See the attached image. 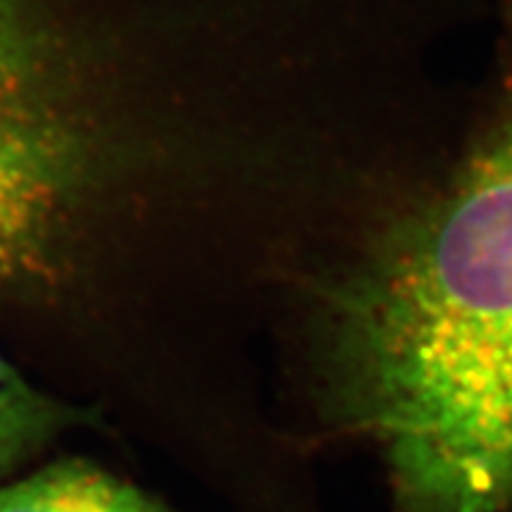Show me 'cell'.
<instances>
[{
  "label": "cell",
  "instance_id": "obj_1",
  "mask_svg": "<svg viewBox=\"0 0 512 512\" xmlns=\"http://www.w3.org/2000/svg\"><path fill=\"white\" fill-rule=\"evenodd\" d=\"M477 112L392 219L306 297L320 418L382 441L401 484L512 503V0Z\"/></svg>",
  "mask_w": 512,
  "mask_h": 512
},
{
  "label": "cell",
  "instance_id": "obj_2",
  "mask_svg": "<svg viewBox=\"0 0 512 512\" xmlns=\"http://www.w3.org/2000/svg\"><path fill=\"white\" fill-rule=\"evenodd\" d=\"M0 512H171L86 460H62L0 489Z\"/></svg>",
  "mask_w": 512,
  "mask_h": 512
},
{
  "label": "cell",
  "instance_id": "obj_3",
  "mask_svg": "<svg viewBox=\"0 0 512 512\" xmlns=\"http://www.w3.org/2000/svg\"><path fill=\"white\" fill-rule=\"evenodd\" d=\"M98 415L34 387L0 356V477L15 470L69 427L91 425Z\"/></svg>",
  "mask_w": 512,
  "mask_h": 512
}]
</instances>
